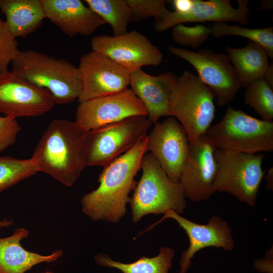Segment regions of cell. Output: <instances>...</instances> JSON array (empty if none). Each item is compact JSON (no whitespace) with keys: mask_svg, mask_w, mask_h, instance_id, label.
<instances>
[{"mask_svg":"<svg viewBox=\"0 0 273 273\" xmlns=\"http://www.w3.org/2000/svg\"><path fill=\"white\" fill-rule=\"evenodd\" d=\"M151 153L172 181H179L190 148L187 133L178 121L169 117L156 122L147 135Z\"/></svg>","mask_w":273,"mask_h":273,"instance_id":"cell-14","label":"cell"},{"mask_svg":"<svg viewBox=\"0 0 273 273\" xmlns=\"http://www.w3.org/2000/svg\"><path fill=\"white\" fill-rule=\"evenodd\" d=\"M87 6L112 29L113 36L126 34L130 22V9L127 0H85Z\"/></svg>","mask_w":273,"mask_h":273,"instance_id":"cell-24","label":"cell"},{"mask_svg":"<svg viewBox=\"0 0 273 273\" xmlns=\"http://www.w3.org/2000/svg\"><path fill=\"white\" fill-rule=\"evenodd\" d=\"M177 77L170 71L152 75L141 69L130 73V88L143 104L152 124L170 116L169 97Z\"/></svg>","mask_w":273,"mask_h":273,"instance_id":"cell-18","label":"cell"},{"mask_svg":"<svg viewBox=\"0 0 273 273\" xmlns=\"http://www.w3.org/2000/svg\"><path fill=\"white\" fill-rule=\"evenodd\" d=\"M168 51L195 69L201 80L214 95L219 106L230 102L241 87L227 54L208 49L195 52L172 46L168 47Z\"/></svg>","mask_w":273,"mask_h":273,"instance_id":"cell-9","label":"cell"},{"mask_svg":"<svg viewBox=\"0 0 273 273\" xmlns=\"http://www.w3.org/2000/svg\"><path fill=\"white\" fill-rule=\"evenodd\" d=\"M266 82L273 88V66L269 65L263 77Z\"/></svg>","mask_w":273,"mask_h":273,"instance_id":"cell-34","label":"cell"},{"mask_svg":"<svg viewBox=\"0 0 273 273\" xmlns=\"http://www.w3.org/2000/svg\"><path fill=\"white\" fill-rule=\"evenodd\" d=\"M211 34L210 27L202 24L187 26L183 24L172 28L173 40L181 46L197 48L205 42Z\"/></svg>","mask_w":273,"mask_h":273,"instance_id":"cell-29","label":"cell"},{"mask_svg":"<svg viewBox=\"0 0 273 273\" xmlns=\"http://www.w3.org/2000/svg\"><path fill=\"white\" fill-rule=\"evenodd\" d=\"M90 44L92 51L108 57L130 73L145 66H158L163 58L157 46L134 30L120 36L97 35Z\"/></svg>","mask_w":273,"mask_h":273,"instance_id":"cell-10","label":"cell"},{"mask_svg":"<svg viewBox=\"0 0 273 273\" xmlns=\"http://www.w3.org/2000/svg\"><path fill=\"white\" fill-rule=\"evenodd\" d=\"M237 3L235 8L229 0H192L187 12L179 14L169 11L163 18L155 21L154 28L160 33L185 22L233 21L246 25L250 12L249 1L238 0Z\"/></svg>","mask_w":273,"mask_h":273,"instance_id":"cell-17","label":"cell"},{"mask_svg":"<svg viewBox=\"0 0 273 273\" xmlns=\"http://www.w3.org/2000/svg\"><path fill=\"white\" fill-rule=\"evenodd\" d=\"M216 149L206 133L190 144L179 182L186 198L193 202L207 200L215 193L213 185L216 172Z\"/></svg>","mask_w":273,"mask_h":273,"instance_id":"cell-16","label":"cell"},{"mask_svg":"<svg viewBox=\"0 0 273 273\" xmlns=\"http://www.w3.org/2000/svg\"><path fill=\"white\" fill-rule=\"evenodd\" d=\"M86 133L75 121H51L30 158L38 172L72 186L87 166Z\"/></svg>","mask_w":273,"mask_h":273,"instance_id":"cell-2","label":"cell"},{"mask_svg":"<svg viewBox=\"0 0 273 273\" xmlns=\"http://www.w3.org/2000/svg\"><path fill=\"white\" fill-rule=\"evenodd\" d=\"M174 12L179 14L187 12L192 5V0H173L172 1Z\"/></svg>","mask_w":273,"mask_h":273,"instance_id":"cell-33","label":"cell"},{"mask_svg":"<svg viewBox=\"0 0 273 273\" xmlns=\"http://www.w3.org/2000/svg\"><path fill=\"white\" fill-rule=\"evenodd\" d=\"M263 2L262 3V5H261L259 10H263L264 9H270L271 7L272 8V5L271 4H272V1H263Z\"/></svg>","mask_w":273,"mask_h":273,"instance_id":"cell-37","label":"cell"},{"mask_svg":"<svg viewBox=\"0 0 273 273\" xmlns=\"http://www.w3.org/2000/svg\"><path fill=\"white\" fill-rule=\"evenodd\" d=\"M21 130L16 119L0 116V153L15 143Z\"/></svg>","mask_w":273,"mask_h":273,"instance_id":"cell-31","label":"cell"},{"mask_svg":"<svg viewBox=\"0 0 273 273\" xmlns=\"http://www.w3.org/2000/svg\"><path fill=\"white\" fill-rule=\"evenodd\" d=\"M0 11L15 38L26 37L36 30L46 18L42 0H0Z\"/></svg>","mask_w":273,"mask_h":273,"instance_id":"cell-21","label":"cell"},{"mask_svg":"<svg viewBox=\"0 0 273 273\" xmlns=\"http://www.w3.org/2000/svg\"><path fill=\"white\" fill-rule=\"evenodd\" d=\"M174 219L186 233L189 245L181 253L179 261V273H187L191 267L192 259L201 249L213 247L232 251L235 248V242L232 231L228 221L222 218L213 215L207 223L201 224L190 220L172 210L164 213L163 217L148 227L143 233L150 230L165 219Z\"/></svg>","mask_w":273,"mask_h":273,"instance_id":"cell-13","label":"cell"},{"mask_svg":"<svg viewBox=\"0 0 273 273\" xmlns=\"http://www.w3.org/2000/svg\"><path fill=\"white\" fill-rule=\"evenodd\" d=\"M211 35L218 38L227 35H236L248 38L251 41L260 45L268 56L273 58V27L248 28L237 25H230L224 22H213Z\"/></svg>","mask_w":273,"mask_h":273,"instance_id":"cell-25","label":"cell"},{"mask_svg":"<svg viewBox=\"0 0 273 273\" xmlns=\"http://www.w3.org/2000/svg\"><path fill=\"white\" fill-rule=\"evenodd\" d=\"M141 169L142 174L129 202L132 222L137 223L147 214H164L169 210L183 214L187 202L179 182L171 181L150 152L143 156Z\"/></svg>","mask_w":273,"mask_h":273,"instance_id":"cell-4","label":"cell"},{"mask_svg":"<svg viewBox=\"0 0 273 273\" xmlns=\"http://www.w3.org/2000/svg\"><path fill=\"white\" fill-rule=\"evenodd\" d=\"M147 135L131 149L104 167L99 174L98 187L81 199V210L92 220L117 223L125 214L128 196L137 181L135 176L141 169L147 152Z\"/></svg>","mask_w":273,"mask_h":273,"instance_id":"cell-1","label":"cell"},{"mask_svg":"<svg viewBox=\"0 0 273 273\" xmlns=\"http://www.w3.org/2000/svg\"><path fill=\"white\" fill-rule=\"evenodd\" d=\"M37 172L30 158L0 156V193Z\"/></svg>","mask_w":273,"mask_h":273,"instance_id":"cell-26","label":"cell"},{"mask_svg":"<svg viewBox=\"0 0 273 273\" xmlns=\"http://www.w3.org/2000/svg\"><path fill=\"white\" fill-rule=\"evenodd\" d=\"M12 64V71L48 90L56 104H70L81 94L78 68L65 59L27 50L20 51Z\"/></svg>","mask_w":273,"mask_h":273,"instance_id":"cell-3","label":"cell"},{"mask_svg":"<svg viewBox=\"0 0 273 273\" xmlns=\"http://www.w3.org/2000/svg\"><path fill=\"white\" fill-rule=\"evenodd\" d=\"M19 52L16 38L11 33L6 22L0 18V76L9 71V64Z\"/></svg>","mask_w":273,"mask_h":273,"instance_id":"cell-30","label":"cell"},{"mask_svg":"<svg viewBox=\"0 0 273 273\" xmlns=\"http://www.w3.org/2000/svg\"><path fill=\"white\" fill-rule=\"evenodd\" d=\"M206 134L220 150L252 154L273 150V121L254 118L230 105Z\"/></svg>","mask_w":273,"mask_h":273,"instance_id":"cell-6","label":"cell"},{"mask_svg":"<svg viewBox=\"0 0 273 273\" xmlns=\"http://www.w3.org/2000/svg\"><path fill=\"white\" fill-rule=\"evenodd\" d=\"M215 96L197 74L186 70L177 77L169 97L170 116L181 124L190 144L206 134L215 117Z\"/></svg>","mask_w":273,"mask_h":273,"instance_id":"cell-5","label":"cell"},{"mask_svg":"<svg viewBox=\"0 0 273 273\" xmlns=\"http://www.w3.org/2000/svg\"><path fill=\"white\" fill-rule=\"evenodd\" d=\"M175 252L172 248L162 247L156 256L141 257L131 263L114 260L104 253L96 255L94 260L99 266L115 268L122 273H168Z\"/></svg>","mask_w":273,"mask_h":273,"instance_id":"cell-23","label":"cell"},{"mask_svg":"<svg viewBox=\"0 0 273 273\" xmlns=\"http://www.w3.org/2000/svg\"><path fill=\"white\" fill-rule=\"evenodd\" d=\"M130 9V22H138L150 17L155 21L163 18L169 12L164 0H127Z\"/></svg>","mask_w":273,"mask_h":273,"instance_id":"cell-28","label":"cell"},{"mask_svg":"<svg viewBox=\"0 0 273 273\" xmlns=\"http://www.w3.org/2000/svg\"><path fill=\"white\" fill-rule=\"evenodd\" d=\"M152 123L144 116H133L87 131V166L110 164L147 135Z\"/></svg>","mask_w":273,"mask_h":273,"instance_id":"cell-8","label":"cell"},{"mask_svg":"<svg viewBox=\"0 0 273 273\" xmlns=\"http://www.w3.org/2000/svg\"><path fill=\"white\" fill-rule=\"evenodd\" d=\"M81 92L78 103L128 88L130 72L108 57L91 51L79 59Z\"/></svg>","mask_w":273,"mask_h":273,"instance_id":"cell-12","label":"cell"},{"mask_svg":"<svg viewBox=\"0 0 273 273\" xmlns=\"http://www.w3.org/2000/svg\"><path fill=\"white\" fill-rule=\"evenodd\" d=\"M40 273H55V272L52 271L47 270V271H45Z\"/></svg>","mask_w":273,"mask_h":273,"instance_id":"cell-38","label":"cell"},{"mask_svg":"<svg viewBox=\"0 0 273 273\" xmlns=\"http://www.w3.org/2000/svg\"><path fill=\"white\" fill-rule=\"evenodd\" d=\"M225 49L241 87L245 88L263 78L270 65L265 49L254 42L250 41L242 48L227 46Z\"/></svg>","mask_w":273,"mask_h":273,"instance_id":"cell-22","label":"cell"},{"mask_svg":"<svg viewBox=\"0 0 273 273\" xmlns=\"http://www.w3.org/2000/svg\"><path fill=\"white\" fill-rule=\"evenodd\" d=\"M272 247L267 250L264 259L254 260L253 266L258 271L264 273H273Z\"/></svg>","mask_w":273,"mask_h":273,"instance_id":"cell-32","label":"cell"},{"mask_svg":"<svg viewBox=\"0 0 273 273\" xmlns=\"http://www.w3.org/2000/svg\"><path fill=\"white\" fill-rule=\"evenodd\" d=\"M29 236L27 229L19 228L11 236L0 238V273H25L36 265L56 261L63 256L61 249L48 255L25 249L21 242Z\"/></svg>","mask_w":273,"mask_h":273,"instance_id":"cell-20","label":"cell"},{"mask_svg":"<svg viewBox=\"0 0 273 273\" xmlns=\"http://www.w3.org/2000/svg\"><path fill=\"white\" fill-rule=\"evenodd\" d=\"M14 224V221L12 219L5 218L0 221V229L11 226Z\"/></svg>","mask_w":273,"mask_h":273,"instance_id":"cell-36","label":"cell"},{"mask_svg":"<svg viewBox=\"0 0 273 273\" xmlns=\"http://www.w3.org/2000/svg\"><path fill=\"white\" fill-rule=\"evenodd\" d=\"M147 116L146 110L129 88L79 103L75 122L88 131L133 116Z\"/></svg>","mask_w":273,"mask_h":273,"instance_id":"cell-15","label":"cell"},{"mask_svg":"<svg viewBox=\"0 0 273 273\" xmlns=\"http://www.w3.org/2000/svg\"><path fill=\"white\" fill-rule=\"evenodd\" d=\"M46 18L70 37L89 36L105 22L80 0H42Z\"/></svg>","mask_w":273,"mask_h":273,"instance_id":"cell-19","label":"cell"},{"mask_svg":"<svg viewBox=\"0 0 273 273\" xmlns=\"http://www.w3.org/2000/svg\"><path fill=\"white\" fill-rule=\"evenodd\" d=\"M266 181V188L270 190H272L273 189V168H270L267 172L265 176Z\"/></svg>","mask_w":273,"mask_h":273,"instance_id":"cell-35","label":"cell"},{"mask_svg":"<svg viewBox=\"0 0 273 273\" xmlns=\"http://www.w3.org/2000/svg\"><path fill=\"white\" fill-rule=\"evenodd\" d=\"M263 153L246 154L216 149L215 192L228 193L250 206L256 204L265 171Z\"/></svg>","mask_w":273,"mask_h":273,"instance_id":"cell-7","label":"cell"},{"mask_svg":"<svg viewBox=\"0 0 273 273\" xmlns=\"http://www.w3.org/2000/svg\"><path fill=\"white\" fill-rule=\"evenodd\" d=\"M244 102L259 115L262 120L273 119V90L263 78L258 79L246 87Z\"/></svg>","mask_w":273,"mask_h":273,"instance_id":"cell-27","label":"cell"},{"mask_svg":"<svg viewBox=\"0 0 273 273\" xmlns=\"http://www.w3.org/2000/svg\"><path fill=\"white\" fill-rule=\"evenodd\" d=\"M56 105L52 94L11 71L0 76V113L17 119L37 117Z\"/></svg>","mask_w":273,"mask_h":273,"instance_id":"cell-11","label":"cell"}]
</instances>
